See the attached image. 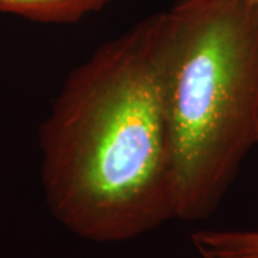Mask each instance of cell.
Instances as JSON below:
<instances>
[{"mask_svg":"<svg viewBox=\"0 0 258 258\" xmlns=\"http://www.w3.org/2000/svg\"><path fill=\"white\" fill-rule=\"evenodd\" d=\"M165 12L71 71L39 129L47 208L76 237L122 242L175 220Z\"/></svg>","mask_w":258,"mask_h":258,"instance_id":"6da1fadb","label":"cell"},{"mask_svg":"<svg viewBox=\"0 0 258 258\" xmlns=\"http://www.w3.org/2000/svg\"><path fill=\"white\" fill-rule=\"evenodd\" d=\"M257 141H258V123H257Z\"/></svg>","mask_w":258,"mask_h":258,"instance_id":"8992f818","label":"cell"},{"mask_svg":"<svg viewBox=\"0 0 258 258\" xmlns=\"http://www.w3.org/2000/svg\"><path fill=\"white\" fill-rule=\"evenodd\" d=\"M191 241L200 258H258V230H200Z\"/></svg>","mask_w":258,"mask_h":258,"instance_id":"277c9868","label":"cell"},{"mask_svg":"<svg viewBox=\"0 0 258 258\" xmlns=\"http://www.w3.org/2000/svg\"><path fill=\"white\" fill-rule=\"evenodd\" d=\"M165 19L175 220L200 221L220 207L258 142V8L179 0Z\"/></svg>","mask_w":258,"mask_h":258,"instance_id":"7a4b0ae2","label":"cell"},{"mask_svg":"<svg viewBox=\"0 0 258 258\" xmlns=\"http://www.w3.org/2000/svg\"><path fill=\"white\" fill-rule=\"evenodd\" d=\"M248 2H251L255 8H258V0H248Z\"/></svg>","mask_w":258,"mask_h":258,"instance_id":"5b68a950","label":"cell"},{"mask_svg":"<svg viewBox=\"0 0 258 258\" xmlns=\"http://www.w3.org/2000/svg\"><path fill=\"white\" fill-rule=\"evenodd\" d=\"M112 0H0V13L29 20L69 25L105 9Z\"/></svg>","mask_w":258,"mask_h":258,"instance_id":"3957f363","label":"cell"}]
</instances>
